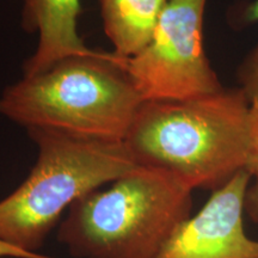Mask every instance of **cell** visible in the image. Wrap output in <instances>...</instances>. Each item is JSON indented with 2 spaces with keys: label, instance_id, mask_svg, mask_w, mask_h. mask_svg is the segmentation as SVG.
Masks as SVG:
<instances>
[{
  "label": "cell",
  "instance_id": "6da1fadb",
  "mask_svg": "<svg viewBox=\"0 0 258 258\" xmlns=\"http://www.w3.org/2000/svg\"><path fill=\"white\" fill-rule=\"evenodd\" d=\"M251 102L240 88L141 104L124 144L138 165L172 173L194 189L218 190L246 169Z\"/></svg>",
  "mask_w": 258,
  "mask_h": 258
},
{
  "label": "cell",
  "instance_id": "7a4b0ae2",
  "mask_svg": "<svg viewBox=\"0 0 258 258\" xmlns=\"http://www.w3.org/2000/svg\"><path fill=\"white\" fill-rule=\"evenodd\" d=\"M123 63L104 51L66 57L8 86L0 97V115L27 131L124 141L144 101Z\"/></svg>",
  "mask_w": 258,
  "mask_h": 258
},
{
  "label": "cell",
  "instance_id": "3957f363",
  "mask_svg": "<svg viewBox=\"0 0 258 258\" xmlns=\"http://www.w3.org/2000/svg\"><path fill=\"white\" fill-rule=\"evenodd\" d=\"M191 192L172 173L139 165L74 202L59 239L83 258H156L190 217Z\"/></svg>",
  "mask_w": 258,
  "mask_h": 258
},
{
  "label": "cell",
  "instance_id": "277c9868",
  "mask_svg": "<svg viewBox=\"0 0 258 258\" xmlns=\"http://www.w3.org/2000/svg\"><path fill=\"white\" fill-rule=\"evenodd\" d=\"M38 157L28 178L0 201V239L38 252L66 208L139 166L124 141L29 129Z\"/></svg>",
  "mask_w": 258,
  "mask_h": 258
},
{
  "label": "cell",
  "instance_id": "5b68a950",
  "mask_svg": "<svg viewBox=\"0 0 258 258\" xmlns=\"http://www.w3.org/2000/svg\"><path fill=\"white\" fill-rule=\"evenodd\" d=\"M207 0H169L148 43L124 59L144 102L185 101L224 89L203 48Z\"/></svg>",
  "mask_w": 258,
  "mask_h": 258
},
{
  "label": "cell",
  "instance_id": "8992f818",
  "mask_svg": "<svg viewBox=\"0 0 258 258\" xmlns=\"http://www.w3.org/2000/svg\"><path fill=\"white\" fill-rule=\"evenodd\" d=\"M250 182L244 169L213 191L198 214L178 225L156 258H258V240L247 237L243 224Z\"/></svg>",
  "mask_w": 258,
  "mask_h": 258
},
{
  "label": "cell",
  "instance_id": "52a82bcc",
  "mask_svg": "<svg viewBox=\"0 0 258 258\" xmlns=\"http://www.w3.org/2000/svg\"><path fill=\"white\" fill-rule=\"evenodd\" d=\"M80 11V0H23L22 25L28 32H38L36 50L24 62V76L44 72L66 57L96 53L77 30Z\"/></svg>",
  "mask_w": 258,
  "mask_h": 258
},
{
  "label": "cell",
  "instance_id": "ba28073f",
  "mask_svg": "<svg viewBox=\"0 0 258 258\" xmlns=\"http://www.w3.org/2000/svg\"><path fill=\"white\" fill-rule=\"evenodd\" d=\"M103 27L116 56L129 59L146 46L169 0H99Z\"/></svg>",
  "mask_w": 258,
  "mask_h": 258
},
{
  "label": "cell",
  "instance_id": "9c48e42d",
  "mask_svg": "<svg viewBox=\"0 0 258 258\" xmlns=\"http://www.w3.org/2000/svg\"><path fill=\"white\" fill-rule=\"evenodd\" d=\"M246 170L251 182L245 194L244 211L258 224V99L251 102L250 108V153Z\"/></svg>",
  "mask_w": 258,
  "mask_h": 258
},
{
  "label": "cell",
  "instance_id": "30bf717a",
  "mask_svg": "<svg viewBox=\"0 0 258 258\" xmlns=\"http://www.w3.org/2000/svg\"><path fill=\"white\" fill-rule=\"evenodd\" d=\"M239 19L244 24L258 22V0L249 3L241 9ZM237 76L240 88L244 90L249 101L253 102L258 99V46L245 57L238 69Z\"/></svg>",
  "mask_w": 258,
  "mask_h": 258
},
{
  "label": "cell",
  "instance_id": "8fae6325",
  "mask_svg": "<svg viewBox=\"0 0 258 258\" xmlns=\"http://www.w3.org/2000/svg\"><path fill=\"white\" fill-rule=\"evenodd\" d=\"M0 258H53L40 252H29L0 239Z\"/></svg>",
  "mask_w": 258,
  "mask_h": 258
}]
</instances>
